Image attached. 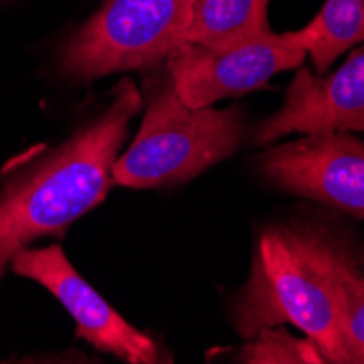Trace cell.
<instances>
[{"label": "cell", "mask_w": 364, "mask_h": 364, "mask_svg": "<svg viewBox=\"0 0 364 364\" xmlns=\"http://www.w3.org/2000/svg\"><path fill=\"white\" fill-rule=\"evenodd\" d=\"M306 50L294 31L269 33L223 50L179 44L168 55L171 83L188 107H212L220 98L242 96L284 70L301 65Z\"/></svg>", "instance_id": "5"}, {"label": "cell", "mask_w": 364, "mask_h": 364, "mask_svg": "<svg viewBox=\"0 0 364 364\" xmlns=\"http://www.w3.org/2000/svg\"><path fill=\"white\" fill-rule=\"evenodd\" d=\"M259 173L279 190L364 216V142L347 134H310L267 151Z\"/></svg>", "instance_id": "7"}, {"label": "cell", "mask_w": 364, "mask_h": 364, "mask_svg": "<svg viewBox=\"0 0 364 364\" xmlns=\"http://www.w3.org/2000/svg\"><path fill=\"white\" fill-rule=\"evenodd\" d=\"M140 107L138 87L131 81L118 83L101 116L7 183L0 194V277L18 249L61 234L103 201L129 122Z\"/></svg>", "instance_id": "2"}, {"label": "cell", "mask_w": 364, "mask_h": 364, "mask_svg": "<svg viewBox=\"0 0 364 364\" xmlns=\"http://www.w3.org/2000/svg\"><path fill=\"white\" fill-rule=\"evenodd\" d=\"M364 134V48L355 50L336 73L316 77L301 68L286 101L267 122L255 142L267 144L290 134Z\"/></svg>", "instance_id": "8"}, {"label": "cell", "mask_w": 364, "mask_h": 364, "mask_svg": "<svg viewBox=\"0 0 364 364\" xmlns=\"http://www.w3.org/2000/svg\"><path fill=\"white\" fill-rule=\"evenodd\" d=\"M343 362L364 364V275L358 271L347 288L341 310Z\"/></svg>", "instance_id": "12"}, {"label": "cell", "mask_w": 364, "mask_h": 364, "mask_svg": "<svg viewBox=\"0 0 364 364\" xmlns=\"http://www.w3.org/2000/svg\"><path fill=\"white\" fill-rule=\"evenodd\" d=\"M240 140L238 107H188L168 83L151 96L140 134L118 155L112 179L127 188L181 183L234 155Z\"/></svg>", "instance_id": "3"}, {"label": "cell", "mask_w": 364, "mask_h": 364, "mask_svg": "<svg viewBox=\"0 0 364 364\" xmlns=\"http://www.w3.org/2000/svg\"><path fill=\"white\" fill-rule=\"evenodd\" d=\"M242 362H325L318 347L306 338L296 341L284 329L264 327L240 353Z\"/></svg>", "instance_id": "11"}, {"label": "cell", "mask_w": 364, "mask_h": 364, "mask_svg": "<svg viewBox=\"0 0 364 364\" xmlns=\"http://www.w3.org/2000/svg\"><path fill=\"white\" fill-rule=\"evenodd\" d=\"M196 0H105L63 44L59 65L75 79H98L166 61L183 42Z\"/></svg>", "instance_id": "4"}, {"label": "cell", "mask_w": 364, "mask_h": 364, "mask_svg": "<svg viewBox=\"0 0 364 364\" xmlns=\"http://www.w3.org/2000/svg\"><path fill=\"white\" fill-rule=\"evenodd\" d=\"M355 273L351 253L325 231L310 225L267 227L236 304V329L253 338L264 327L290 323L318 347L325 362H343L341 310Z\"/></svg>", "instance_id": "1"}, {"label": "cell", "mask_w": 364, "mask_h": 364, "mask_svg": "<svg viewBox=\"0 0 364 364\" xmlns=\"http://www.w3.org/2000/svg\"><path fill=\"white\" fill-rule=\"evenodd\" d=\"M9 267L14 273L44 286L65 308V312L75 318L79 336H83L96 349L114 353L136 364L159 362L155 343L142 332H138L134 325H129L77 273L61 247H22L9 259Z\"/></svg>", "instance_id": "6"}, {"label": "cell", "mask_w": 364, "mask_h": 364, "mask_svg": "<svg viewBox=\"0 0 364 364\" xmlns=\"http://www.w3.org/2000/svg\"><path fill=\"white\" fill-rule=\"evenodd\" d=\"M294 36L312 57L316 75L327 73L345 50L364 42V0H325L314 20Z\"/></svg>", "instance_id": "10"}, {"label": "cell", "mask_w": 364, "mask_h": 364, "mask_svg": "<svg viewBox=\"0 0 364 364\" xmlns=\"http://www.w3.org/2000/svg\"><path fill=\"white\" fill-rule=\"evenodd\" d=\"M269 33V0H196L181 44L223 50Z\"/></svg>", "instance_id": "9"}]
</instances>
